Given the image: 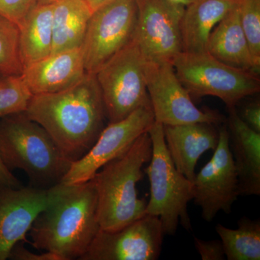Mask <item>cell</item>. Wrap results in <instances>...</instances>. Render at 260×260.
Instances as JSON below:
<instances>
[{"label":"cell","mask_w":260,"mask_h":260,"mask_svg":"<svg viewBox=\"0 0 260 260\" xmlns=\"http://www.w3.org/2000/svg\"><path fill=\"white\" fill-rule=\"evenodd\" d=\"M53 3L37 5L20 25V59L23 70L51 54Z\"/></svg>","instance_id":"21"},{"label":"cell","mask_w":260,"mask_h":260,"mask_svg":"<svg viewBox=\"0 0 260 260\" xmlns=\"http://www.w3.org/2000/svg\"><path fill=\"white\" fill-rule=\"evenodd\" d=\"M155 122L151 104L137 109L127 117L109 123L83 158L73 162L61 183L68 185L91 180L107 162L120 156Z\"/></svg>","instance_id":"11"},{"label":"cell","mask_w":260,"mask_h":260,"mask_svg":"<svg viewBox=\"0 0 260 260\" xmlns=\"http://www.w3.org/2000/svg\"><path fill=\"white\" fill-rule=\"evenodd\" d=\"M148 133L152 142V155L145 169L150 184L146 214L160 219L165 235H175L179 223L190 232L188 204L193 200V181L174 165L164 139V125L155 121Z\"/></svg>","instance_id":"5"},{"label":"cell","mask_w":260,"mask_h":260,"mask_svg":"<svg viewBox=\"0 0 260 260\" xmlns=\"http://www.w3.org/2000/svg\"><path fill=\"white\" fill-rule=\"evenodd\" d=\"M151 155V140L145 133L125 153L95 174L92 180L96 189L101 229L117 230L146 215L147 203L138 198L137 185L143 179V166Z\"/></svg>","instance_id":"3"},{"label":"cell","mask_w":260,"mask_h":260,"mask_svg":"<svg viewBox=\"0 0 260 260\" xmlns=\"http://www.w3.org/2000/svg\"><path fill=\"white\" fill-rule=\"evenodd\" d=\"M55 1L56 0H37V5L51 4Z\"/></svg>","instance_id":"33"},{"label":"cell","mask_w":260,"mask_h":260,"mask_svg":"<svg viewBox=\"0 0 260 260\" xmlns=\"http://www.w3.org/2000/svg\"><path fill=\"white\" fill-rule=\"evenodd\" d=\"M145 78L155 122L162 125L194 123L224 124L225 116L213 109H200L176 74L172 63L145 61Z\"/></svg>","instance_id":"9"},{"label":"cell","mask_w":260,"mask_h":260,"mask_svg":"<svg viewBox=\"0 0 260 260\" xmlns=\"http://www.w3.org/2000/svg\"><path fill=\"white\" fill-rule=\"evenodd\" d=\"M32 95L22 75H8L0 78V119L25 112Z\"/></svg>","instance_id":"24"},{"label":"cell","mask_w":260,"mask_h":260,"mask_svg":"<svg viewBox=\"0 0 260 260\" xmlns=\"http://www.w3.org/2000/svg\"><path fill=\"white\" fill-rule=\"evenodd\" d=\"M8 259L12 260H60L55 254L47 251L40 254L32 252L23 246V242L18 243L10 251Z\"/></svg>","instance_id":"28"},{"label":"cell","mask_w":260,"mask_h":260,"mask_svg":"<svg viewBox=\"0 0 260 260\" xmlns=\"http://www.w3.org/2000/svg\"><path fill=\"white\" fill-rule=\"evenodd\" d=\"M145 65L133 39L95 73L109 123L124 119L139 108L151 104Z\"/></svg>","instance_id":"7"},{"label":"cell","mask_w":260,"mask_h":260,"mask_svg":"<svg viewBox=\"0 0 260 260\" xmlns=\"http://www.w3.org/2000/svg\"><path fill=\"white\" fill-rule=\"evenodd\" d=\"M0 155L10 171H23L30 186L40 189L61 183L73 164L49 133L24 112L0 119Z\"/></svg>","instance_id":"4"},{"label":"cell","mask_w":260,"mask_h":260,"mask_svg":"<svg viewBox=\"0 0 260 260\" xmlns=\"http://www.w3.org/2000/svg\"><path fill=\"white\" fill-rule=\"evenodd\" d=\"M239 196L237 169L229 147L227 126L223 124L213 157L195 174L193 200L201 208L205 221L212 222L219 212L230 213Z\"/></svg>","instance_id":"12"},{"label":"cell","mask_w":260,"mask_h":260,"mask_svg":"<svg viewBox=\"0 0 260 260\" xmlns=\"http://www.w3.org/2000/svg\"><path fill=\"white\" fill-rule=\"evenodd\" d=\"M206 51L225 64L259 75L260 65L256 64L251 54L241 25L238 6L212 30Z\"/></svg>","instance_id":"19"},{"label":"cell","mask_w":260,"mask_h":260,"mask_svg":"<svg viewBox=\"0 0 260 260\" xmlns=\"http://www.w3.org/2000/svg\"><path fill=\"white\" fill-rule=\"evenodd\" d=\"M37 6V0H0V15L20 26L27 15Z\"/></svg>","instance_id":"26"},{"label":"cell","mask_w":260,"mask_h":260,"mask_svg":"<svg viewBox=\"0 0 260 260\" xmlns=\"http://www.w3.org/2000/svg\"><path fill=\"white\" fill-rule=\"evenodd\" d=\"M86 73L81 48L50 54L25 68L22 77L32 95L57 93L78 83Z\"/></svg>","instance_id":"15"},{"label":"cell","mask_w":260,"mask_h":260,"mask_svg":"<svg viewBox=\"0 0 260 260\" xmlns=\"http://www.w3.org/2000/svg\"><path fill=\"white\" fill-rule=\"evenodd\" d=\"M195 248L203 260L225 259L223 245L220 240H203L194 237Z\"/></svg>","instance_id":"27"},{"label":"cell","mask_w":260,"mask_h":260,"mask_svg":"<svg viewBox=\"0 0 260 260\" xmlns=\"http://www.w3.org/2000/svg\"><path fill=\"white\" fill-rule=\"evenodd\" d=\"M172 3L175 4L182 5V6L186 7L190 3H193L195 0H170Z\"/></svg>","instance_id":"32"},{"label":"cell","mask_w":260,"mask_h":260,"mask_svg":"<svg viewBox=\"0 0 260 260\" xmlns=\"http://www.w3.org/2000/svg\"><path fill=\"white\" fill-rule=\"evenodd\" d=\"M19 40L18 25L0 15V73L3 76L23 73Z\"/></svg>","instance_id":"23"},{"label":"cell","mask_w":260,"mask_h":260,"mask_svg":"<svg viewBox=\"0 0 260 260\" xmlns=\"http://www.w3.org/2000/svg\"><path fill=\"white\" fill-rule=\"evenodd\" d=\"M24 113L49 133L73 162L93 146L107 119L95 75L88 73L62 91L32 95Z\"/></svg>","instance_id":"1"},{"label":"cell","mask_w":260,"mask_h":260,"mask_svg":"<svg viewBox=\"0 0 260 260\" xmlns=\"http://www.w3.org/2000/svg\"><path fill=\"white\" fill-rule=\"evenodd\" d=\"M0 186L20 187L22 186L20 181L15 177L8 167L5 166L0 155Z\"/></svg>","instance_id":"30"},{"label":"cell","mask_w":260,"mask_h":260,"mask_svg":"<svg viewBox=\"0 0 260 260\" xmlns=\"http://www.w3.org/2000/svg\"><path fill=\"white\" fill-rule=\"evenodd\" d=\"M227 129L229 147L238 175L242 196L260 194V133L249 127L238 115L236 108L229 109Z\"/></svg>","instance_id":"17"},{"label":"cell","mask_w":260,"mask_h":260,"mask_svg":"<svg viewBox=\"0 0 260 260\" xmlns=\"http://www.w3.org/2000/svg\"><path fill=\"white\" fill-rule=\"evenodd\" d=\"M136 0H113L92 13L81 49L86 73L95 74L134 39Z\"/></svg>","instance_id":"8"},{"label":"cell","mask_w":260,"mask_h":260,"mask_svg":"<svg viewBox=\"0 0 260 260\" xmlns=\"http://www.w3.org/2000/svg\"><path fill=\"white\" fill-rule=\"evenodd\" d=\"M97 203L92 179L71 185L61 183L55 199L38 215L29 231L32 246L60 260L80 259L101 229Z\"/></svg>","instance_id":"2"},{"label":"cell","mask_w":260,"mask_h":260,"mask_svg":"<svg viewBox=\"0 0 260 260\" xmlns=\"http://www.w3.org/2000/svg\"><path fill=\"white\" fill-rule=\"evenodd\" d=\"M87 4L89 5L92 11H95L98 8H101L103 5L110 3L113 0H85Z\"/></svg>","instance_id":"31"},{"label":"cell","mask_w":260,"mask_h":260,"mask_svg":"<svg viewBox=\"0 0 260 260\" xmlns=\"http://www.w3.org/2000/svg\"><path fill=\"white\" fill-rule=\"evenodd\" d=\"M239 3V0H195L186 6L181 21L182 51H206L212 30Z\"/></svg>","instance_id":"18"},{"label":"cell","mask_w":260,"mask_h":260,"mask_svg":"<svg viewBox=\"0 0 260 260\" xmlns=\"http://www.w3.org/2000/svg\"><path fill=\"white\" fill-rule=\"evenodd\" d=\"M2 77H3V75L1 74V73H0V78H2Z\"/></svg>","instance_id":"34"},{"label":"cell","mask_w":260,"mask_h":260,"mask_svg":"<svg viewBox=\"0 0 260 260\" xmlns=\"http://www.w3.org/2000/svg\"><path fill=\"white\" fill-rule=\"evenodd\" d=\"M237 224L236 229L221 224L215 226L225 257L229 260H259V220L243 217Z\"/></svg>","instance_id":"22"},{"label":"cell","mask_w":260,"mask_h":260,"mask_svg":"<svg viewBox=\"0 0 260 260\" xmlns=\"http://www.w3.org/2000/svg\"><path fill=\"white\" fill-rule=\"evenodd\" d=\"M237 114L249 127L260 133L259 101L248 103Z\"/></svg>","instance_id":"29"},{"label":"cell","mask_w":260,"mask_h":260,"mask_svg":"<svg viewBox=\"0 0 260 260\" xmlns=\"http://www.w3.org/2000/svg\"><path fill=\"white\" fill-rule=\"evenodd\" d=\"M176 74L191 95L218 98L228 109L259 93V75L222 62L209 53L181 51L173 61Z\"/></svg>","instance_id":"6"},{"label":"cell","mask_w":260,"mask_h":260,"mask_svg":"<svg viewBox=\"0 0 260 260\" xmlns=\"http://www.w3.org/2000/svg\"><path fill=\"white\" fill-rule=\"evenodd\" d=\"M164 236L160 219L146 214L117 230L100 229L79 260H156Z\"/></svg>","instance_id":"13"},{"label":"cell","mask_w":260,"mask_h":260,"mask_svg":"<svg viewBox=\"0 0 260 260\" xmlns=\"http://www.w3.org/2000/svg\"><path fill=\"white\" fill-rule=\"evenodd\" d=\"M238 10L251 54L260 65V0H239Z\"/></svg>","instance_id":"25"},{"label":"cell","mask_w":260,"mask_h":260,"mask_svg":"<svg viewBox=\"0 0 260 260\" xmlns=\"http://www.w3.org/2000/svg\"><path fill=\"white\" fill-rule=\"evenodd\" d=\"M134 41L145 60L170 62L182 51L181 21L185 7L170 0H136Z\"/></svg>","instance_id":"10"},{"label":"cell","mask_w":260,"mask_h":260,"mask_svg":"<svg viewBox=\"0 0 260 260\" xmlns=\"http://www.w3.org/2000/svg\"><path fill=\"white\" fill-rule=\"evenodd\" d=\"M61 182L49 189L0 186V260L8 259L15 244L26 241L34 220L60 191Z\"/></svg>","instance_id":"14"},{"label":"cell","mask_w":260,"mask_h":260,"mask_svg":"<svg viewBox=\"0 0 260 260\" xmlns=\"http://www.w3.org/2000/svg\"><path fill=\"white\" fill-rule=\"evenodd\" d=\"M164 139L174 165L188 179L194 180L195 167L200 157L215 150L218 144L219 129L215 124L194 123L164 126Z\"/></svg>","instance_id":"16"},{"label":"cell","mask_w":260,"mask_h":260,"mask_svg":"<svg viewBox=\"0 0 260 260\" xmlns=\"http://www.w3.org/2000/svg\"><path fill=\"white\" fill-rule=\"evenodd\" d=\"M92 13L85 0L54 2L51 54L81 48Z\"/></svg>","instance_id":"20"}]
</instances>
